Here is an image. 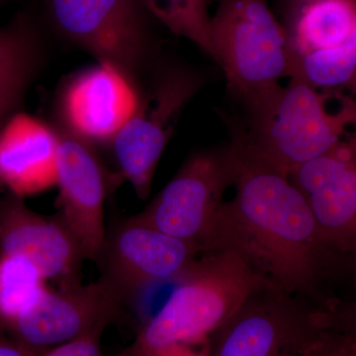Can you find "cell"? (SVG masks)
Returning <instances> with one entry per match:
<instances>
[{"label":"cell","mask_w":356,"mask_h":356,"mask_svg":"<svg viewBox=\"0 0 356 356\" xmlns=\"http://www.w3.org/2000/svg\"><path fill=\"white\" fill-rule=\"evenodd\" d=\"M318 330H330L356 339V296L339 298L331 296L313 312Z\"/></svg>","instance_id":"cell-20"},{"label":"cell","mask_w":356,"mask_h":356,"mask_svg":"<svg viewBox=\"0 0 356 356\" xmlns=\"http://www.w3.org/2000/svg\"><path fill=\"white\" fill-rule=\"evenodd\" d=\"M350 43L353 44V48H355L356 53V25L355 29H353V33H351L350 36L348 38Z\"/></svg>","instance_id":"cell-27"},{"label":"cell","mask_w":356,"mask_h":356,"mask_svg":"<svg viewBox=\"0 0 356 356\" xmlns=\"http://www.w3.org/2000/svg\"><path fill=\"white\" fill-rule=\"evenodd\" d=\"M37 37L23 16L0 27V91L22 95L36 63Z\"/></svg>","instance_id":"cell-17"},{"label":"cell","mask_w":356,"mask_h":356,"mask_svg":"<svg viewBox=\"0 0 356 356\" xmlns=\"http://www.w3.org/2000/svg\"><path fill=\"white\" fill-rule=\"evenodd\" d=\"M58 217L76 236L84 257L97 261L107 229L104 173L88 143L60 136L57 159Z\"/></svg>","instance_id":"cell-13"},{"label":"cell","mask_w":356,"mask_h":356,"mask_svg":"<svg viewBox=\"0 0 356 356\" xmlns=\"http://www.w3.org/2000/svg\"><path fill=\"white\" fill-rule=\"evenodd\" d=\"M38 267L20 255H0V331L38 300L46 288Z\"/></svg>","instance_id":"cell-18"},{"label":"cell","mask_w":356,"mask_h":356,"mask_svg":"<svg viewBox=\"0 0 356 356\" xmlns=\"http://www.w3.org/2000/svg\"><path fill=\"white\" fill-rule=\"evenodd\" d=\"M104 327L70 343L46 351L40 356H102V337Z\"/></svg>","instance_id":"cell-22"},{"label":"cell","mask_w":356,"mask_h":356,"mask_svg":"<svg viewBox=\"0 0 356 356\" xmlns=\"http://www.w3.org/2000/svg\"><path fill=\"white\" fill-rule=\"evenodd\" d=\"M196 88L186 74L165 77L147 98L138 100L132 117L111 140L121 172L143 200L149 197L159 159Z\"/></svg>","instance_id":"cell-11"},{"label":"cell","mask_w":356,"mask_h":356,"mask_svg":"<svg viewBox=\"0 0 356 356\" xmlns=\"http://www.w3.org/2000/svg\"><path fill=\"white\" fill-rule=\"evenodd\" d=\"M0 1H2V0H0Z\"/></svg>","instance_id":"cell-28"},{"label":"cell","mask_w":356,"mask_h":356,"mask_svg":"<svg viewBox=\"0 0 356 356\" xmlns=\"http://www.w3.org/2000/svg\"><path fill=\"white\" fill-rule=\"evenodd\" d=\"M124 308L118 293L99 277L70 289L46 287L38 300L2 330L38 353L70 343L118 322Z\"/></svg>","instance_id":"cell-8"},{"label":"cell","mask_w":356,"mask_h":356,"mask_svg":"<svg viewBox=\"0 0 356 356\" xmlns=\"http://www.w3.org/2000/svg\"><path fill=\"white\" fill-rule=\"evenodd\" d=\"M20 95L16 93L0 91V118H3L9 110L13 109Z\"/></svg>","instance_id":"cell-25"},{"label":"cell","mask_w":356,"mask_h":356,"mask_svg":"<svg viewBox=\"0 0 356 356\" xmlns=\"http://www.w3.org/2000/svg\"><path fill=\"white\" fill-rule=\"evenodd\" d=\"M356 25V0H307L300 10L291 55L334 48L343 44Z\"/></svg>","instance_id":"cell-16"},{"label":"cell","mask_w":356,"mask_h":356,"mask_svg":"<svg viewBox=\"0 0 356 356\" xmlns=\"http://www.w3.org/2000/svg\"><path fill=\"white\" fill-rule=\"evenodd\" d=\"M173 33L191 40L213 58L210 19L205 0H140Z\"/></svg>","instance_id":"cell-19"},{"label":"cell","mask_w":356,"mask_h":356,"mask_svg":"<svg viewBox=\"0 0 356 356\" xmlns=\"http://www.w3.org/2000/svg\"><path fill=\"white\" fill-rule=\"evenodd\" d=\"M201 254L195 243L136 221L133 217L107 229L96 262L103 280L124 300L136 290L177 280Z\"/></svg>","instance_id":"cell-9"},{"label":"cell","mask_w":356,"mask_h":356,"mask_svg":"<svg viewBox=\"0 0 356 356\" xmlns=\"http://www.w3.org/2000/svg\"><path fill=\"white\" fill-rule=\"evenodd\" d=\"M288 177L305 198L325 247L343 261L356 257V139L341 140Z\"/></svg>","instance_id":"cell-10"},{"label":"cell","mask_w":356,"mask_h":356,"mask_svg":"<svg viewBox=\"0 0 356 356\" xmlns=\"http://www.w3.org/2000/svg\"><path fill=\"white\" fill-rule=\"evenodd\" d=\"M346 266V268H344L346 271H344V273H350L351 277H353V280H355L356 284V257L348 261Z\"/></svg>","instance_id":"cell-26"},{"label":"cell","mask_w":356,"mask_h":356,"mask_svg":"<svg viewBox=\"0 0 356 356\" xmlns=\"http://www.w3.org/2000/svg\"><path fill=\"white\" fill-rule=\"evenodd\" d=\"M42 353L31 350L24 344L0 331V356H40Z\"/></svg>","instance_id":"cell-24"},{"label":"cell","mask_w":356,"mask_h":356,"mask_svg":"<svg viewBox=\"0 0 356 356\" xmlns=\"http://www.w3.org/2000/svg\"><path fill=\"white\" fill-rule=\"evenodd\" d=\"M228 152L235 195L218 210L203 252H234L274 289L320 305L327 299L325 283L343 271V261L323 243L287 175L240 139Z\"/></svg>","instance_id":"cell-1"},{"label":"cell","mask_w":356,"mask_h":356,"mask_svg":"<svg viewBox=\"0 0 356 356\" xmlns=\"http://www.w3.org/2000/svg\"><path fill=\"white\" fill-rule=\"evenodd\" d=\"M232 178L228 149L192 154L165 188L133 218L168 235L195 243L202 254Z\"/></svg>","instance_id":"cell-6"},{"label":"cell","mask_w":356,"mask_h":356,"mask_svg":"<svg viewBox=\"0 0 356 356\" xmlns=\"http://www.w3.org/2000/svg\"><path fill=\"white\" fill-rule=\"evenodd\" d=\"M213 58L229 86L250 106L261 102L289 76L291 50L266 0H220L210 19Z\"/></svg>","instance_id":"cell-4"},{"label":"cell","mask_w":356,"mask_h":356,"mask_svg":"<svg viewBox=\"0 0 356 356\" xmlns=\"http://www.w3.org/2000/svg\"><path fill=\"white\" fill-rule=\"evenodd\" d=\"M60 136L30 115H14L0 132V180L19 197L57 185Z\"/></svg>","instance_id":"cell-15"},{"label":"cell","mask_w":356,"mask_h":356,"mask_svg":"<svg viewBox=\"0 0 356 356\" xmlns=\"http://www.w3.org/2000/svg\"><path fill=\"white\" fill-rule=\"evenodd\" d=\"M0 255L26 257L58 289L81 285L86 259L76 236L58 214H38L13 193L0 199Z\"/></svg>","instance_id":"cell-12"},{"label":"cell","mask_w":356,"mask_h":356,"mask_svg":"<svg viewBox=\"0 0 356 356\" xmlns=\"http://www.w3.org/2000/svg\"><path fill=\"white\" fill-rule=\"evenodd\" d=\"M315 307L278 290L255 293L211 336L210 356H299L318 331Z\"/></svg>","instance_id":"cell-7"},{"label":"cell","mask_w":356,"mask_h":356,"mask_svg":"<svg viewBox=\"0 0 356 356\" xmlns=\"http://www.w3.org/2000/svg\"><path fill=\"white\" fill-rule=\"evenodd\" d=\"M334 93L291 79L250 106L254 115L250 134L238 138L248 151L288 175L318 158L343 140L356 123V100L351 98L332 112Z\"/></svg>","instance_id":"cell-3"},{"label":"cell","mask_w":356,"mask_h":356,"mask_svg":"<svg viewBox=\"0 0 356 356\" xmlns=\"http://www.w3.org/2000/svg\"><path fill=\"white\" fill-rule=\"evenodd\" d=\"M154 356H210L209 341L199 346L173 344L159 351Z\"/></svg>","instance_id":"cell-23"},{"label":"cell","mask_w":356,"mask_h":356,"mask_svg":"<svg viewBox=\"0 0 356 356\" xmlns=\"http://www.w3.org/2000/svg\"><path fill=\"white\" fill-rule=\"evenodd\" d=\"M299 356H356V339L330 330H318Z\"/></svg>","instance_id":"cell-21"},{"label":"cell","mask_w":356,"mask_h":356,"mask_svg":"<svg viewBox=\"0 0 356 356\" xmlns=\"http://www.w3.org/2000/svg\"><path fill=\"white\" fill-rule=\"evenodd\" d=\"M266 289L274 288L238 255L228 250L203 252L118 356H154L173 344L206 343L250 296Z\"/></svg>","instance_id":"cell-2"},{"label":"cell","mask_w":356,"mask_h":356,"mask_svg":"<svg viewBox=\"0 0 356 356\" xmlns=\"http://www.w3.org/2000/svg\"><path fill=\"white\" fill-rule=\"evenodd\" d=\"M132 83L111 65L99 64L72 79L63 113L70 134L88 142H111L137 108Z\"/></svg>","instance_id":"cell-14"},{"label":"cell","mask_w":356,"mask_h":356,"mask_svg":"<svg viewBox=\"0 0 356 356\" xmlns=\"http://www.w3.org/2000/svg\"><path fill=\"white\" fill-rule=\"evenodd\" d=\"M58 31L130 81L149 47L140 0H46Z\"/></svg>","instance_id":"cell-5"}]
</instances>
